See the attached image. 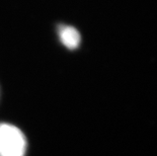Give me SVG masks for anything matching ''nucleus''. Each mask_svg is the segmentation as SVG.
<instances>
[{
  "label": "nucleus",
  "mask_w": 157,
  "mask_h": 156,
  "mask_svg": "<svg viewBox=\"0 0 157 156\" xmlns=\"http://www.w3.org/2000/svg\"><path fill=\"white\" fill-rule=\"evenodd\" d=\"M26 139L14 125L0 124V156H25Z\"/></svg>",
  "instance_id": "nucleus-1"
},
{
  "label": "nucleus",
  "mask_w": 157,
  "mask_h": 156,
  "mask_svg": "<svg viewBox=\"0 0 157 156\" xmlns=\"http://www.w3.org/2000/svg\"><path fill=\"white\" fill-rule=\"evenodd\" d=\"M58 36L60 41L69 50H75L79 47L81 36L79 32L71 25H61L58 28Z\"/></svg>",
  "instance_id": "nucleus-2"
}]
</instances>
